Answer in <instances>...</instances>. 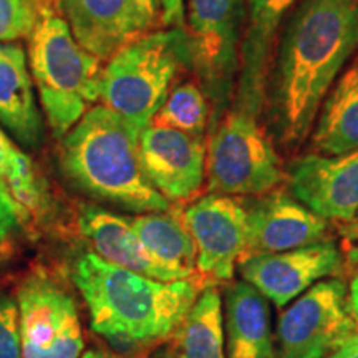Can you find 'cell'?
<instances>
[{
  "mask_svg": "<svg viewBox=\"0 0 358 358\" xmlns=\"http://www.w3.org/2000/svg\"><path fill=\"white\" fill-rule=\"evenodd\" d=\"M358 48V0H302L290 17L272 78L271 110L287 148L306 140L325 96Z\"/></svg>",
  "mask_w": 358,
  "mask_h": 358,
  "instance_id": "cell-1",
  "label": "cell"
},
{
  "mask_svg": "<svg viewBox=\"0 0 358 358\" xmlns=\"http://www.w3.org/2000/svg\"><path fill=\"white\" fill-rule=\"evenodd\" d=\"M73 282L90 312V325L115 347H148L174 335L204 287L199 280L161 282L83 254Z\"/></svg>",
  "mask_w": 358,
  "mask_h": 358,
  "instance_id": "cell-2",
  "label": "cell"
},
{
  "mask_svg": "<svg viewBox=\"0 0 358 358\" xmlns=\"http://www.w3.org/2000/svg\"><path fill=\"white\" fill-rule=\"evenodd\" d=\"M140 133L108 106H93L62 138V171L95 199L133 213L168 211L169 201L143 169Z\"/></svg>",
  "mask_w": 358,
  "mask_h": 358,
  "instance_id": "cell-3",
  "label": "cell"
},
{
  "mask_svg": "<svg viewBox=\"0 0 358 358\" xmlns=\"http://www.w3.org/2000/svg\"><path fill=\"white\" fill-rule=\"evenodd\" d=\"M100 62L75 40L52 3L40 2L37 24L29 37V66L57 138H64L100 100Z\"/></svg>",
  "mask_w": 358,
  "mask_h": 358,
  "instance_id": "cell-4",
  "label": "cell"
},
{
  "mask_svg": "<svg viewBox=\"0 0 358 358\" xmlns=\"http://www.w3.org/2000/svg\"><path fill=\"white\" fill-rule=\"evenodd\" d=\"M185 64H191L185 30H155L110 58L101 71L100 98L110 110L145 129Z\"/></svg>",
  "mask_w": 358,
  "mask_h": 358,
  "instance_id": "cell-5",
  "label": "cell"
},
{
  "mask_svg": "<svg viewBox=\"0 0 358 358\" xmlns=\"http://www.w3.org/2000/svg\"><path fill=\"white\" fill-rule=\"evenodd\" d=\"M208 187L214 194L262 196L284 181L280 158L259 116L232 106L206 146Z\"/></svg>",
  "mask_w": 358,
  "mask_h": 358,
  "instance_id": "cell-6",
  "label": "cell"
},
{
  "mask_svg": "<svg viewBox=\"0 0 358 358\" xmlns=\"http://www.w3.org/2000/svg\"><path fill=\"white\" fill-rule=\"evenodd\" d=\"M357 332L345 282L320 280L280 313L277 358H327Z\"/></svg>",
  "mask_w": 358,
  "mask_h": 358,
  "instance_id": "cell-7",
  "label": "cell"
},
{
  "mask_svg": "<svg viewBox=\"0 0 358 358\" xmlns=\"http://www.w3.org/2000/svg\"><path fill=\"white\" fill-rule=\"evenodd\" d=\"M244 0H187L185 35L191 64L219 110L239 73Z\"/></svg>",
  "mask_w": 358,
  "mask_h": 358,
  "instance_id": "cell-8",
  "label": "cell"
},
{
  "mask_svg": "<svg viewBox=\"0 0 358 358\" xmlns=\"http://www.w3.org/2000/svg\"><path fill=\"white\" fill-rule=\"evenodd\" d=\"M22 358H80L83 332L75 299L37 268L17 290Z\"/></svg>",
  "mask_w": 358,
  "mask_h": 358,
  "instance_id": "cell-9",
  "label": "cell"
},
{
  "mask_svg": "<svg viewBox=\"0 0 358 358\" xmlns=\"http://www.w3.org/2000/svg\"><path fill=\"white\" fill-rule=\"evenodd\" d=\"M194 239L196 279L203 287L229 284L248 245V208L234 196H204L181 214Z\"/></svg>",
  "mask_w": 358,
  "mask_h": 358,
  "instance_id": "cell-10",
  "label": "cell"
},
{
  "mask_svg": "<svg viewBox=\"0 0 358 358\" xmlns=\"http://www.w3.org/2000/svg\"><path fill=\"white\" fill-rule=\"evenodd\" d=\"M52 6L75 40L101 62L163 24L159 0H52Z\"/></svg>",
  "mask_w": 358,
  "mask_h": 358,
  "instance_id": "cell-11",
  "label": "cell"
},
{
  "mask_svg": "<svg viewBox=\"0 0 358 358\" xmlns=\"http://www.w3.org/2000/svg\"><path fill=\"white\" fill-rule=\"evenodd\" d=\"M345 268L342 254L330 241L277 254H264L239 264L243 280L256 287L275 307H285L325 277Z\"/></svg>",
  "mask_w": 358,
  "mask_h": 358,
  "instance_id": "cell-12",
  "label": "cell"
},
{
  "mask_svg": "<svg viewBox=\"0 0 358 358\" xmlns=\"http://www.w3.org/2000/svg\"><path fill=\"white\" fill-rule=\"evenodd\" d=\"M329 226L327 219L285 191L267 192L248 208V245L243 261L324 243Z\"/></svg>",
  "mask_w": 358,
  "mask_h": 358,
  "instance_id": "cell-13",
  "label": "cell"
},
{
  "mask_svg": "<svg viewBox=\"0 0 358 358\" xmlns=\"http://www.w3.org/2000/svg\"><path fill=\"white\" fill-rule=\"evenodd\" d=\"M294 198L327 221L352 222L358 216V150L340 156L307 155L289 168Z\"/></svg>",
  "mask_w": 358,
  "mask_h": 358,
  "instance_id": "cell-14",
  "label": "cell"
},
{
  "mask_svg": "<svg viewBox=\"0 0 358 358\" xmlns=\"http://www.w3.org/2000/svg\"><path fill=\"white\" fill-rule=\"evenodd\" d=\"M140 156L146 178L168 201H186L203 186V138L173 128L148 124L140 133Z\"/></svg>",
  "mask_w": 358,
  "mask_h": 358,
  "instance_id": "cell-15",
  "label": "cell"
},
{
  "mask_svg": "<svg viewBox=\"0 0 358 358\" xmlns=\"http://www.w3.org/2000/svg\"><path fill=\"white\" fill-rule=\"evenodd\" d=\"M295 2L297 0H245V29L241 42L234 106L254 116L261 115L266 100L277 30Z\"/></svg>",
  "mask_w": 358,
  "mask_h": 358,
  "instance_id": "cell-16",
  "label": "cell"
},
{
  "mask_svg": "<svg viewBox=\"0 0 358 358\" xmlns=\"http://www.w3.org/2000/svg\"><path fill=\"white\" fill-rule=\"evenodd\" d=\"M78 226L103 261L161 282L185 280L148 252L129 217L105 211L98 206H85L80 211Z\"/></svg>",
  "mask_w": 358,
  "mask_h": 358,
  "instance_id": "cell-17",
  "label": "cell"
},
{
  "mask_svg": "<svg viewBox=\"0 0 358 358\" xmlns=\"http://www.w3.org/2000/svg\"><path fill=\"white\" fill-rule=\"evenodd\" d=\"M0 123L22 146L37 150L43 141V123L34 78L24 48L0 43Z\"/></svg>",
  "mask_w": 358,
  "mask_h": 358,
  "instance_id": "cell-18",
  "label": "cell"
},
{
  "mask_svg": "<svg viewBox=\"0 0 358 358\" xmlns=\"http://www.w3.org/2000/svg\"><path fill=\"white\" fill-rule=\"evenodd\" d=\"M226 358H277L267 299L245 280L224 292Z\"/></svg>",
  "mask_w": 358,
  "mask_h": 358,
  "instance_id": "cell-19",
  "label": "cell"
},
{
  "mask_svg": "<svg viewBox=\"0 0 358 358\" xmlns=\"http://www.w3.org/2000/svg\"><path fill=\"white\" fill-rule=\"evenodd\" d=\"M312 150L324 156L358 150V57L322 105Z\"/></svg>",
  "mask_w": 358,
  "mask_h": 358,
  "instance_id": "cell-20",
  "label": "cell"
},
{
  "mask_svg": "<svg viewBox=\"0 0 358 358\" xmlns=\"http://www.w3.org/2000/svg\"><path fill=\"white\" fill-rule=\"evenodd\" d=\"M134 232L156 261L178 272L182 279H196L194 239L181 214L145 213L129 217Z\"/></svg>",
  "mask_w": 358,
  "mask_h": 358,
  "instance_id": "cell-21",
  "label": "cell"
},
{
  "mask_svg": "<svg viewBox=\"0 0 358 358\" xmlns=\"http://www.w3.org/2000/svg\"><path fill=\"white\" fill-rule=\"evenodd\" d=\"M224 345L222 297L216 285H208L174 332L171 350L176 358H226Z\"/></svg>",
  "mask_w": 358,
  "mask_h": 358,
  "instance_id": "cell-22",
  "label": "cell"
},
{
  "mask_svg": "<svg viewBox=\"0 0 358 358\" xmlns=\"http://www.w3.org/2000/svg\"><path fill=\"white\" fill-rule=\"evenodd\" d=\"M151 124L203 136L208 124V101L203 88L194 82L178 85L169 92Z\"/></svg>",
  "mask_w": 358,
  "mask_h": 358,
  "instance_id": "cell-23",
  "label": "cell"
},
{
  "mask_svg": "<svg viewBox=\"0 0 358 358\" xmlns=\"http://www.w3.org/2000/svg\"><path fill=\"white\" fill-rule=\"evenodd\" d=\"M0 178L6 181L8 189L27 209H35L40 201L37 178L24 151H20L0 128Z\"/></svg>",
  "mask_w": 358,
  "mask_h": 358,
  "instance_id": "cell-24",
  "label": "cell"
},
{
  "mask_svg": "<svg viewBox=\"0 0 358 358\" xmlns=\"http://www.w3.org/2000/svg\"><path fill=\"white\" fill-rule=\"evenodd\" d=\"M38 10L40 0H0V43L30 37Z\"/></svg>",
  "mask_w": 358,
  "mask_h": 358,
  "instance_id": "cell-25",
  "label": "cell"
},
{
  "mask_svg": "<svg viewBox=\"0 0 358 358\" xmlns=\"http://www.w3.org/2000/svg\"><path fill=\"white\" fill-rule=\"evenodd\" d=\"M0 358H22L19 307L6 294H0Z\"/></svg>",
  "mask_w": 358,
  "mask_h": 358,
  "instance_id": "cell-26",
  "label": "cell"
},
{
  "mask_svg": "<svg viewBox=\"0 0 358 358\" xmlns=\"http://www.w3.org/2000/svg\"><path fill=\"white\" fill-rule=\"evenodd\" d=\"M29 209L22 206L12 191L0 178V241L7 243L12 236L19 234L27 221Z\"/></svg>",
  "mask_w": 358,
  "mask_h": 358,
  "instance_id": "cell-27",
  "label": "cell"
},
{
  "mask_svg": "<svg viewBox=\"0 0 358 358\" xmlns=\"http://www.w3.org/2000/svg\"><path fill=\"white\" fill-rule=\"evenodd\" d=\"M163 10V25L178 27L185 24V0H159Z\"/></svg>",
  "mask_w": 358,
  "mask_h": 358,
  "instance_id": "cell-28",
  "label": "cell"
},
{
  "mask_svg": "<svg viewBox=\"0 0 358 358\" xmlns=\"http://www.w3.org/2000/svg\"><path fill=\"white\" fill-rule=\"evenodd\" d=\"M348 307H350V313L358 327V271L352 275L350 285H348Z\"/></svg>",
  "mask_w": 358,
  "mask_h": 358,
  "instance_id": "cell-29",
  "label": "cell"
},
{
  "mask_svg": "<svg viewBox=\"0 0 358 358\" xmlns=\"http://www.w3.org/2000/svg\"><path fill=\"white\" fill-rule=\"evenodd\" d=\"M327 358H358V332L343 347Z\"/></svg>",
  "mask_w": 358,
  "mask_h": 358,
  "instance_id": "cell-30",
  "label": "cell"
},
{
  "mask_svg": "<svg viewBox=\"0 0 358 358\" xmlns=\"http://www.w3.org/2000/svg\"><path fill=\"white\" fill-rule=\"evenodd\" d=\"M343 236L350 241H358V219L347 222V226L343 227Z\"/></svg>",
  "mask_w": 358,
  "mask_h": 358,
  "instance_id": "cell-31",
  "label": "cell"
},
{
  "mask_svg": "<svg viewBox=\"0 0 358 358\" xmlns=\"http://www.w3.org/2000/svg\"><path fill=\"white\" fill-rule=\"evenodd\" d=\"M80 358H118V357L106 350H101V348H92V350L85 352Z\"/></svg>",
  "mask_w": 358,
  "mask_h": 358,
  "instance_id": "cell-32",
  "label": "cell"
},
{
  "mask_svg": "<svg viewBox=\"0 0 358 358\" xmlns=\"http://www.w3.org/2000/svg\"><path fill=\"white\" fill-rule=\"evenodd\" d=\"M347 256H348V261H350L353 266L358 267V245H352V248H348Z\"/></svg>",
  "mask_w": 358,
  "mask_h": 358,
  "instance_id": "cell-33",
  "label": "cell"
},
{
  "mask_svg": "<svg viewBox=\"0 0 358 358\" xmlns=\"http://www.w3.org/2000/svg\"><path fill=\"white\" fill-rule=\"evenodd\" d=\"M156 358H176V357H174L171 347H168V348H164V350H161Z\"/></svg>",
  "mask_w": 358,
  "mask_h": 358,
  "instance_id": "cell-34",
  "label": "cell"
},
{
  "mask_svg": "<svg viewBox=\"0 0 358 358\" xmlns=\"http://www.w3.org/2000/svg\"><path fill=\"white\" fill-rule=\"evenodd\" d=\"M7 254H8V248L6 245V243H2V241H0V264L3 262V259L7 257Z\"/></svg>",
  "mask_w": 358,
  "mask_h": 358,
  "instance_id": "cell-35",
  "label": "cell"
},
{
  "mask_svg": "<svg viewBox=\"0 0 358 358\" xmlns=\"http://www.w3.org/2000/svg\"><path fill=\"white\" fill-rule=\"evenodd\" d=\"M357 219H358V216H357Z\"/></svg>",
  "mask_w": 358,
  "mask_h": 358,
  "instance_id": "cell-36",
  "label": "cell"
}]
</instances>
